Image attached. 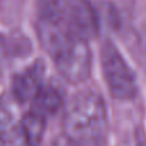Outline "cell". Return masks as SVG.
Here are the masks:
<instances>
[{
    "label": "cell",
    "instance_id": "cell-11",
    "mask_svg": "<svg viewBox=\"0 0 146 146\" xmlns=\"http://www.w3.org/2000/svg\"><path fill=\"white\" fill-rule=\"evenodd\" d=\"M137 146H146V141H142V142H140V144L137 145Z\"/></svg>",
    "mask_w": 146,
    "mask_h": 146
},
{
    "label": "cell",
    "instance_id": "cell-12",
    "mask_svg": "<svg viewBox=\"0 0 146 146\" xmlns=\"http://www.w3.org/2000/svg\"><path fill=\"white\" fill-rule=\"evenodd\" d=\"M0 146H3V142H0Z\"/></svg>",
    "mask_w": 146,
    "mask_h": 146
},
{
    "label": "cell",
    "instance_id": "cell-3",
    "mask_svg": "<svg viewBox=\"0 0 146 146\" xmlns=\"http://www.w3.org/2000/svg\"><path fill=\"white\" fill-rule=\"evenodd\" d=\"M50 56L62 77L69 83L83 82L91 73L92 54L88 41L74 35L69 36Z\"/></svg>",
    "mask_w": 146,
    "mask_h": 146
},
{
    "label": "cell",
    "instance_id": "cell-10",
    "mask_svg": "<svg viewBox=\"0 0 146 146\" xmlns=\"http://www.w3.org/2000/svg\"><path fill=\"white\" fill-rule=\"evenodd\" d=\"M51 146H76V145L69 141L68 139H66L64 136H60V137H58V139L54 140Z\"/></svg>",
    "mask_w": 146,
    "mask_h": 146
},
{
    "label": "cell",
    "instance_id": "cell-5",
    "mask_svg": "<svg viewBox=\"0 0 146 146\" xmlns=\"http://www.w3.org/2000/svg\"><path fill=\"white\" fill-rule=\"evenodd\" d=\"M45 66L37 60L21 73L13 77L10 86V96L17 104L30 103L44 86Z\"/></svg>",
    "mask_w": 146,
    "mask_h": 146
},
{
    "label": "cell",
    "instance_id": "cell-1",
    "mask_svg": "<svg viewBox=\"0 0 146 146\" xmlns=\"http://www.w3.org/2000/svg\"><path fill=\"white\" fill-rule=\"evenodd\" d=\"M62 127L63 136L76 146H103L109 131L104 99L91 90L78 92L67 105Z\"/></svg>",
    "mask_w": 146,
    "mask_h": 146
},
{
    "label": "cell",
    "instance_id": "cell-7",
    "mask_svg": "<svg viewBox=\"0 0 146 146\" xmlns=\"http://www.w3.org/2000/svg\"><path fill=\"white\" fill-rule=\"evenodd\" d=\"M21 118L18 117L17 103L12 96H0V142L10 144L17 140Z\"/></svg>",
    "mask_w": 146,
    "mask_h": 146
},
{
    "label": "cell",
    "instance_id": "cell-9",
    "mask_svg": "<svg viewBox=\"0 0 146 146\" xmlns=\"http://www.w3.org/2000/svg\"><path fill=\"white\" fill-rule=\"evenodd\" d=\"M5 56H7V44H5L4 37L0 35V67L4 63Z\"/></svg>",
    "mask_w": 146,
    "mask_h": 146
},
{
    "label": "cell",
    "instance_id": "cell-4",
    "mask_svg": "<svg viewBox=\"0 0 146 146\" xmlns=\"http://www.w3.org/2000/svg\"><path fill=\"white\" fill-rule=\"evenodd\" d=\"M66 23L71 33L86 41L99 32L98 14L88 0H66Z\"/></svg>",
    "mask_w": 146,
    "mask_h": 146
},
{
    "label": "cell",
    "instance_id": "cell-8",
    "mask_svg": "<svg viewBox=\"0 0 146 146\" xmlns=\"http://www.w3.org/2000/svg\"><path fill=\"white\" fill-rule=\"evenodd\" d=\"M31 104H32L31 109L49 118L55 113H58V110L63 104V99H62L60 92L55 87L42 86L41 90L37 92V95L35 96V99L31 101Z\"/></svg>",
    "mask_w": 146,
    "mask_h": 146
},
{
    "label": "cell",
    "instance_id": "cell-6",
    "mask_svg": "<svg viewBox=\"0 0 146 146\" xmlns=\"http://www.w3.org/2000/svg\"><path fill=\"white\" fill-rule=\"evenodd\" d=\"M46 117L30 109L21 118L15 140L18 141V146H40L46 129Z\"/></svg>",
    "mask_w": 146,
    "mask_h": 146
},
{
    "label": "cell",
    "instance_id": "cell-2",
    "mask_svg": "<svg viewBox=\"0 0 146 146\" xmlns=\"http://www.w3.org/2000/svg\"><path fill=\"white\" fill-rule=\"evenodd\" d=\"M100 59L103 76L110 95L117 100H132L137 94L136 77L111 41L106 40L103 44Z\"/></svg>",
    "mask_w": 146,
    "mask_h": 146
}]
</instances>
